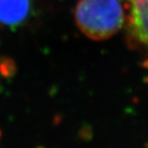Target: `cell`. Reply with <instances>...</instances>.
Returning <instances> with one entry per match:
<instances>
[{"mask_svg": "<svg viewBox=\"0 0 148 148\" xmlns=\"http://www.w3.org/2000/svg\"><path fill=\"white\" fill-rule=\"evenodd\" d=\"M74 17L80 31L93 40L112 37L122 28L125 20L119 0H79Z\"/></svg>", "mask_w": 148, "mask_h": 148, "instance_id": "cell-1", "label": "cell"}, {"mask_svg": "<svg viewBox=\"0 0 148 148\" xmlns=\"http://www.w3.org/2000/svg\"><path fill=\"white\" fill-rule=\"evenodd\" d=\"M32 0H0V24L16 27L29 17Z\"/></svg>", "mask_w": 148, "mask_h": 148, "instance_id": "cell-2", "label": "cell"}, {"mask_svg": "<svg viewBox=\"0 0 148 148\" xmlns=\"http://www.w3.org/2000/svg\"><path fill=\"white\" fill-rule=\"evenodd\" d=\"M129 24L133 36L148 47V0H130Z\"/></svg>", "mask_w": 148, "mask_h": 148, "instance_id": "cell-3", "label": "cell"}, {"mask_svg": "<svg viewBox=\"0 0 148 148\" xmlns=\"http://www.w3.org/2000/svg\"><path fill=\"white\" fill-rule=\"evenodd\" d=\"M128 1H130V0H128Z\"/></svg>", "mask_w": 148, "mask_h": 148, "instance_id": "cell-4", "label": "cell"}]
</instances>
